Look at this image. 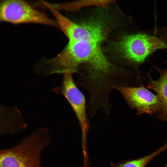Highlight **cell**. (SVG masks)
<instances>
[{"instance_id":"52a82bcc","label":"cell","mask_w":167,"mask_h":167,"mask_svg":"<svg viewBox=\"0 0 167 167\" xmlns=\"http://www.w3.org/2000/svg\"><path fill=\"white\" fill-rule=\"evenodd\" d=\"M121 93L129 105L136 109L138 113L152 114L159 112L160 104L157 95L143 86L114 87Z\"/></svg>"},{"instance_id":"6da1fadb","label":"cell","mask_w":167,"mask_h":167,"mask_svg":"<svg viewBox=\"0 0 167 167\" xmlns=\"http://www.w3.org/2000/svg\"><path fill=\"white\" fill-rule=\"evenodd\" d=\"M100 44L87 41H69L56 57L45 62L42 68L45 74L74 72L83 64H88L94 77L109 73L111 65L102 52Z\"/></svg>"},{"instance_id":"9c48e42d","label":"cell","mask_w":167,"mask_h":167,"mask_svg":"<svg viewBox=\"0 0 167 167\" xmlns=\"http://www.w3.org/2000/svg\"><path fill=\"white\" fill-rule=\"evenodd\" d=\"M167 149V143L149 155L138 159L126 161L118 167H145L155 157Z\"/></svg>"},{"instance_id":"8992f818","label":"cell","mask_w":167,"mask_h":167,"mask_svg":"<svg viewBox=\"0 0 167 167\" xmlns=\"http://www.w3.org/2000/svg\"><path fill=\"white\" fill-rule=\"evenodd\" d=\"M72 74L71 72L63 74L61 92L71 106L79 122L82 133L83 148L85 150L88 129L85 100L84 95L77 87Z\"/></svg>"},{"instance_id":"8fae6325","label":"cell","mask_w":167,"mask_h":167,"mask_svg":"<svg viewBox=\"0 0 167 167\" xmlns=\"http://www.w3.org/2000/svg\"><path fill=\"white\" fill-rule=\"evenodd\" d=\"M166 167H167V164L166 165Z\"/></svg>"},{"instance_id":"7a4b0ae2","label":"cell","mask_w":167,"mask_h":167,"mask_svg":"<svg viewBox=\"0 0 167 167\" xmlns=\"http://www.w3.org/2000/svg\"><path fill=\"white\" fill-rule=\"evenodd\" d=\"M51 142L49 130L38 128L15 146L0 150V167H41L42 152Z\"/></svg>"},{"instance_id":"277c9868","label":"cell","mask_w":167,"mask_h":167,"mask_svg":"<svg viewBox=\"0 0 167 167\" xmlns=\"http://www.w3.org/2000/svg\"><path fill=\"white\" fill-rule=\"evenodd\" d=\"M44 5L54 16L59 28L69 41H87L100 44L104 40L105 32L100 23L92 21L84 24H77L61 14L51 3L46 2Z\"/></svg>"},{"instance_id":"ba28073f","label":"cell","mask_w":167,"mask_h":167,"mask_svg":"<svg viewBox=\"0 0 167 167\" xmlns=\"http://www.w3.org/2000/svg\"><path fill=\"white\" fill-rule=\"evenodd\" d=\"M148 88L156 92L158 98L160 109L159 117L167 121V70L160 72L158 79L155 80L149 77Z\"/></svg>"},{"instance_id":"5b68a950","label":"cell","mask_w":167,"mask_h":167,"mask_svg":"<svg viewBox=\"0 0 167 167\" xmlns=\"http://www.w3.org/2000/svg\"><path fill=\"white\" fill-rule=\"evenodd\" d=\"M165 46L158 37L142 34L126 36L116 45L117 49L125 58L137 63L143 62L151 54Z\"/></svg>"},{"instance_id":"30bf717a","label":"cell","mask_w":167,"mask_h":167,"mask_svg":"<svg viewBox=\"0 0 167 167\" xmlns=\"http://www.w3.org/2000/svg\"><path fill=\"white\" fill-rule=\"evenodd\" d=\"M157 32L162 38V41L167 48V28H164L161 30H159ZM166 70H167V69Z\"/></svg>"},{"instance_id":"3957f363","label":"cell","mask_w":167,"mask_h":167,"mask_svg":"<svg viewBox=\"0 0 167 167\" xmlns=\"http://www.w3.org/2000/svg\"><path fill=\"white\" fill-rule=\"evenodd\" d=\"M0 7V20L1 21L14 24H40L59 28L55 20L36 9L25 1H2Z\"/></svg>"}]
</instances>
